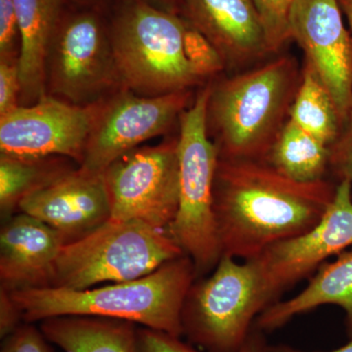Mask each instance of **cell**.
I'll return each mask as SVG.
<instances>
[{
  "instance_id": "21",
  "label": "cell",
  "mask_w": 352,
  "mask_h": 352,
  "mask_svg": "<svg viewBox=\"0 0 352 352\" xmlns=\"http://www.w3.org/2000/svg\"><path fill=\"white\" fill-rule=\"evenodd\" d=\"M329 157L328 145L288 120L265 162L296 182H315L325 179Z\"/></svg>"
},
{
  "instance_id": "16",
  "label": "cell",
  "mask_w": 352,
  "mask_h": 352,
  "mask_svg": "<svg viewBox=\"0 0 352 352\" xmlns=\"http://www.w3.org/2000/svg\"><path fill=\"white\" fill-rule=\"evenodd\" d=\"M187 22L212 43L226 68L241 69L270 56L252 0H186Z\"/></svg>"
},
{
  "instance_id": "20",
  "label": "cell",
  "mask_w": 352,
  "mask_h": 352,
  "mask_svg": "<svg viewBox=\"0 0 352 352\" xmlns=\"http://www.w3.org/2000/svg\"><path fill=\"white\" fill-rule=\"evenodd\" d=\"M69 157L0 156V212L2 219L13 217L25 197L75 170Z\"/></svg>"
},
{
  "instance_id": "27",
  "label": "cell",
  "mask_w": 352,
  "mask_h": 352,
  "mask_svg": "<svg viewBox=\"0 0 352 352\" xmlns=\"http://www.w3.org/2000/svg\"><path fill=\"white\" fill-rule=\"evenodd\" d=\"M136 351L138 352H200L182 342V337L170 335L155 329H136Z\"/></svg>"
},
{
  "instance_id": "8",
  "label": "cell",
  "mask_w": 352,
  "mask_h": 352,
  "mask_svg": "<svg viewBox=\"0 0 352 352\" xmlns=\"http://www.w3.org/2000/svg\"><path fill=\"white\" fill-rule=\"evenodd\" d=\"M122 87L111 43L96 14L62 18L51 43L46 89L76 106L100 103Z\"/></svg>"
},
{
  "instance_id": "12",
  "label": "cell",
  "mask_w": 352,
  "mask_h": 352,
  "mask_svg": "<svg viewBox=\"0 0 352 352\" xmlns=\"http://www.w3.org/2000/svg\"><path fill=\"white\" fill-rule=\"evenodd\" d=\"M98 104L76 106L45 94L0 117V151L9 156H59L78 166L85 157Z\"/></svg>"
},
{
  "instance_id": "30",
  "label": "cell",
  "mask_w": 352,
  "mask_h": 352,
  "mask_svg": "<svg viewBox=\"0 0 352 352\" xmlns=\"http://www.w3.org/2000/svg\"><path fill=\"white\" fill-rule=\"evenodd\" d=\"M24 321L22 310L10 292L0 288V337L2 340L15 332Z\"/></svg>"
},
{
  "instance_id": "26",
  "label": "cell",
  "mask_w": 352,
  "mask_h": 352,
  "mask_svg": "<svg viewBox=\"0 0 352 352\" xmlns=\"http://www.w3.org/2000/svg\"><path fill=\"white\" fill-rule=\"evenodd\" d=\"M329 149V171L338 182H349L352 185V115Z\"/></svg>"
},
{
  "instance_id": "3",
  "label": "cell",
  "mask_w": 352,
  "mask_h": 352,
  "mask_svg": "<svg viewBox=\"0 0 352 352\" xmlns=\"http://www.w3.org/2000/svg\"><path fill=\"white\" fill-rule=\"evenodd\" d=\"M196 279L195 264L184 254L144 277L102 288H43L10 293L22 310L25 323L57 316L104 317L182 337L183 303Z\"/></svg>"
},
{
  "instance_id": "7",
  "label": "cell",
  "mask_w": 352,
  "mask_h": 352,
  "mask_svg": "<svg viewBox=\"0 0 352 352\" xmlns=\"http://www.w3.org/2000/svg\"><path fill=\"white\" fill-rule=\"evenodd\" d=\"M270 305L254 263L222 256L210 276L190 287L182 307V336L206 352H237Z\"/></svg>"
},
{
  "instance_id": "28",
  "label": "cell",
  "mask_w": 352,
  "mask_h": 352,
  "mask_svg": "<svg viewBox=\"0 0 352 352\" xmlns=\"http://www.w3.org/2000/svg\"><path fill=\"white\" fill-rule=\"evenodd\" d=\"M18 60H0V117L21 106Z\"/></svg>"
},
{
  "instance_id": "29",
  "label": "cell",
  "mask_w": 352,
  "mask_h": 352,
  "mask_svg": "<svg viewBox=\"0 0 352 352\" xmlns=\"http://www.w3.org/2000/svg\"><path fill=\"white\" fill-rule=\"evenodd\" d=\"M50 344L41 329L24 323L4 339L0 352H53Z\"/></svg>"
},
{
  "instance_id": "14",
  "label": "cell",
  "mask_w": 352,
  "mask_h": 352,
  "mask_svg": "<svg viewBox=\"0 0 352 352\" xmlns=\"http://www.w3.org/2000/svg\"><path fill=\"white\" fill-rule=\"evenodd\" d=\"M18 212L52 227L66 244L85 237L112 217L103 173L78 166L25 197Z\"/></svg>"
},
{
  "instance_id": "23",
  "label": "cell",
  "mask_w": 352,
  "mask_h": 352,
  "mask_svg": "<svg viewBox=\"0 0 352 352\" xmlns=\"http://www.w3.org/2000/svg\"><path fill=\"white\" fill-rule=\"evenodd\" d=\"M184 54L192 73L201 82L219 75L226 68L217 48L188 22L184 34Z\"/></svg>"
},
{
  "instance_id": "19",
  "label": "cell",
  "mask_w": 352,
  "mask_h": 352,
  "mask_svg": "<svg viewBox=\"0 0 352 352\" xmlns=\"http://www.w3.org/2000/svg\"><path fill=\"white\" fill-rule=\"evenodd\" d=\"M64 352H138L136 324L94 316H57L39 326Z\"/></svg>"
},
{
  "instance_id": "34",
  "label": "cell",
  "mask_w": 352,
  "mask_h": 352,
  "mask_svg": "<svg viewBox=\"0 0 352 352\" xmlns=\"http://www.w3.org/2000/svg\"><path fill=\"white\" fill-rule=\"evenodd\" d=\"M142 1L148 2V3L153 4V1H154V0H142Z\"/></svg>"
},
{
  "instance_id": "4",
  "label": "cell",
  "mask_w": 352,
  "mask_h": 352,
  "mask_svg": "<svg viewBox=\"0 0 352 352\" xmlns=\"http://www.w3.org/2000/svg\"><path fill=\"white\" fill-rule=\"evenodd\" d=\"M186 22L142 0H129L110 38L122 87L142 96L190 90L201 83L184 54Z\"/></svg>"
},
{
  "instance_id": "2",
  "label": "cell",
  "mask_w": 352,
  "mask_h": 352,
  "mask_svg": "<svg viewBox=\"0 0 352 352\" xmlns=\"http://www.w3.org/2000/svg\"><path fill=\"white\" fill-rule=\"evenodd\" d=\"M300 78L295 57L277 55L210 83L208 131L219 159L266 161L289 120Z\"/></svg>"
},
{
  "instance_id": "33",
  "label": "cell",
  "mask_w": 352,
  "mask_h": 352,
  "mask_svg": "<svg viewBox=\"0 0 352 352\" xmlns=\"http://www.w3.org/2000/svg\"><path fill=\"white\" fill-rule=\"evenodd\" d=\"M340 1H342V7H344V13H346L347 20H349L352 38V0H340Z\"/></svg>"
},
{
  "instance_id": "24",
  "label": "cell",
  "mask_w": 352,
  "mask_h": 352,
  "mask_svg": "<svg viewBox=\"0 0 352 352\" xmlns=\"http://www.w3.org/2000/svg\"><path fill=\"white\" fill-rule=\"evenodd\" d=\"M258 14L271 54H277L291 39L289 14L295 0H252Z\"/></svg>"
},
{
  "instance_id": "9",
  "label": "cell",
  "mask_w": 352,
  "mask_h": 352,
  "mask_svg": "<svg viewBox=\"0 0 352 352\" xmlns=\"http://www.w3.org/2000/svg\"><path fill=\"white\" fill-rule=\"evenodd\" d=\"M116 220H135L168 230L179 205L178 138L136 148L104 171Z\"/></svg>"
},
{
  "instance_id": "22",
  "label": "cell",
  "mask_w": 352,
  "mask_h": 352,
  "mask_svg": "<svg viewBox=\"0 0 352 352\" xmlns=\"http://www.w3.org/2000/svg\"><path fill=\"white\" fill-rule=\"evenodd\" d=\"M289 120L330 147L342 129L332 95L311 65L305 61Z\"/></svg>"
},
{
  "instance_id": "13",
  "label": "cell",
  "mask_w": 352,
  "mask_h": 352,
  "mask_svg": "<svg viewBox=\"0 0 352 352\" xmlns=\"http://www.w3.org/2000/svg\"><path fill=\"white\" fill-rule=\"evenodd\" d=\"M289 32L332 95L344 127L352 115V38L339 0H295Z\"/></svg>"
},
{
  "instance_id": "15",
  "label": "cell",
  "mask_w": 352,
  "mask_h": 352,
  "mask_svg": "<svg viewBox=\"0 0 352 352\" xmlns=\"http://www.w3.org/2000/svg\"><path fill=\"white\" fill-rule=\"evenodd\" d=\"M63 236L36 217L19 212L0 231V288L8 292L52 288Z\"/></svg>"
},
{
  "instance_id": "32",
  "label": "cell",
  "mask_w": 352,
  "mask_h": 352,
  "mask_svg": "<svg viewBox=\"0 0 352 352\" xmlns=\"http://www.w3.org/2000/svg\"><path fill=\"white\" fill-rule=\"evenodd\" d=\"M264 352H307L300 351V349H295V347L291 346H287V344H274V346H268L266 344L265 351ZM326 352H352V338L346 344L339 347V349H335L332 351Z\"/></svg>"
},
{
  "instance_id": "18",
  "label": "cell",
  "mask_w": 352,
  "mask_h": 352,
  "mask_svg": "<svg viewBox=\"0 0 352 352\" xmlns=\"http://www.w3.org/2000/svg\"><path fill=\"white\" fill-rule=\"evenodd\" d=\"M20 29L21 106L46 94L48 52L61 22L62 0H14Z\"/></svg>"
},
{
  "instance_id": "1",
  "label": "cell",
  "mask_w": 352,
  "mask_h": 352,
  "mask_svg": "<svg viewBox=\"0 0 352 352\" xmlns=\"http://www.w3.org/2000/svg\"><path fill=\"white\" fill-rule=\"evenodd\" d=\"M336 187L326 178L296 182L265 161L219 159L214 212L222 256L249 261L310 230L327 212Z\"/></svg>"
},
{
  "instance_id": "11",
  "label": "cell",
  "mask_w": 352,
  "mask_h": 352,
  "mask_svg": "<svg viewBox=\"0 0 352 352\" xmlns=\"http://www.w3.org/2000/svg\"><path fill=\"white\" fill-rule=\"evenodd\" d=\"M352 247V185L337 183L335 197L320 221L307 232L281 241L249 259L256 265L270 305L317 271L326 259Z\"/></svg>"
},
{
  "instance_id": "5",
  "label": "cell",
  "mask_w": 352,
  "mask_h": 352,
  "mask_svg": "<svg viewBox=\"0 0 352 352\" xmlns=\"http://www.w3.org/2000/svg\"><path fill=\"white\" fill-rule=\"evenodd\" d=\"M210 90L208 83L180 116L179 205L166 230L195 264L197 279L214 270L222 258L214 212V182L219 156L207 126Z\"/></svg>"
},
{
  "instance_id": "17",
  "label": "cell",
  "mask_w": 352,
  "mask_h": 352,
  "mask_svg": "<svg viewBox=\"0 0 352 352\" xmlns=\"http://www.w3.org/2000/svg\"><path fill=\"white\" fill-rule=\"evenodd\" d=\"M326 305H337L344 310L347 335L351 339L352 247L338 254L335 261L322 264L300 294L289 300H278L263 310L254 327L263 333H271L296 316Z\"/></svg>"
},
{
  "instance_id": "31",
  "label": "cell",
  "mask_w": 352,
  "mask_h": 352,
  "mask_svg": "<svg viewBox=\"0 0 352 352\" xmlns=\"http://www.w3.org/2000/svg\"><path fill=\"white\" fill-rule=\"evenodd\" d=\"M266 344L263 333L254 327L249 338L237 352H264Z\"/></svg>"
},
{
  "instance_id": "25",
  "label": "cell",
  "mask_w": 352,
  "mask_h": 352,
  "mask_svg": "<svg viewBox=\"0 0 352 352\" xmlns=\"http://www.w3.org/2000/svg\"><path fill=\"white\" fill-rule=\"evenodd\" d=\"M20 29L14 0H0V60H19Z\"/></svg>"
},
{
  "instance_id": "35",
  "label": "cell",
  "mask_w": 352,
  "mask_h": 352,
  "mask_svg": "<svg viewBox=\"0 0 352 352\" xmlns=\"http://www.w3.org/2000/svg\"><path fill=\"white\" fill-rule=\"evenodd\" d=\"M78 1H87V0H78Z\"/></svg>"
},
{
  "instance_id": "10",
  "label": "cell",
  "mask_w": 352,
  "mask_h": 352,
  "mask_svg": "<svg viewBox=\"0 0 352 352\" xmlns=\"http://www.w3.org/2000/svg\"><path fill=\"white\" fill-rule=\"evenodd\" d=\"M193 100L191 89L142 96L122 88L99 103L78 168L103 173L120 157L168 131Z\"/></svg>"
},
{
  "instance_id": "6",
  "label": "cell",
  "mask_w": 352,
  "mask_h": 352,
  "mask_svg": "<svg viewBox=\"0 0 352 352\" xmlns=\"http://www.w3.org/2000/svg\"><path fill=\"white\" fill-rule=\"evenodd\" d=\"M182 256L166 231L135 220L111 219L63 245L52 288L82 291L104 282L131 281Z\"/></svg>"
}]
</instances>
